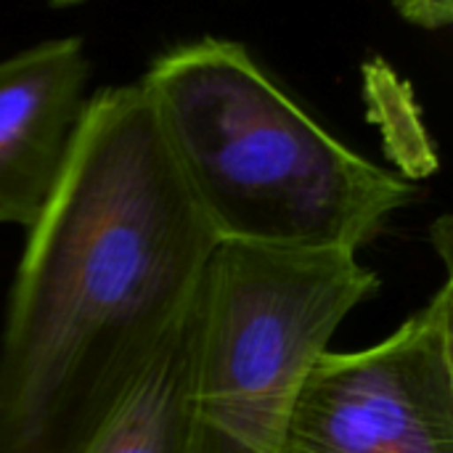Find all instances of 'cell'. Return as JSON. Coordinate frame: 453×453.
<instances>
[{
	"instance_id": "cell-3",
	"label": "cell",
	"mask_w": 453,
	"mask_h": 453,
	"mask_svg": "<svg viewBox=\"0 0 453 453\" xmlns=\"http://www.w3.org/2000/svg\"><path fill=\"white\" fill-rule=\"evenodd\" d=\"M380 284L356 252L220 242L194 300L191 453H279L308 372Z\"/></svg>"
},
{
	"instance_id": "cell-6",
	"label": "cell",
	"mask_w": 453,
	"mask_h": 453,
	"mask_svg": "<svg viewBox=\"0 0 453 453\" xmlns=\"http://www.w3.org/2000/svg\"><path fill=\"white\" fill-rule=\"evenodd\" d=\"M191 366L194 305L82 453H191Z\"/></svg>"
},
{
	"instance_id": "cell-8",
	"label": "cell",
	"mask_w": 453,
	"mask_h": 453,
	"mask_svg": "<svg viewBox=\"0 0 453 453\" xmlns=\"http://www.w3.org/2000/svg\"><path fill=\"white\" fill-rule=\"evenodd\" d=\"M53 8H72V5H80V3H85V0H48Z\"/></svg>"
},
{
	"instance_id": "cell-1",
	"label": "cell",
	"mask_w": 453,
	"mask_h": 453,
	"mask_svg": "<svg viewBox=\"0 0 453 453\" xmlns=\"http://www.w3.org/2000/svg\"><path fill=\"white\" fill-rule=\"evenodd\" d=\"M0 332V453H82L191 311L218 236L141 82L88 96Z\"/></svg>"
},
{
	"instance_id": "cell-5",
	"label": "cell",
	"mask_w": 453,
	"mask_h": 453,
	"mask_svg": "<svg viewBox=\"0 0 453 453\" xmlns=\"http://www.w3.org/2000/svg\"><path fill=\"white\" fill-rule=\"evenodd\" d=\"M80 37H53L0 58V226L29 228L45 207L88 104Z\"/></svg>"
},
{
	"instance_id": "cell-2",
	"label": "cell",
	"mask_w": 453,
	"mask_h": 453,
	"mask_svg": "<svg viewBox=\"0 0 453 453\" xmlns=\"http://www.w3.org/2000/svg\"><path fill=\"white\" fill-rule=\"evenodd\" d=\"M218 242L361 252L417 180L340 141L247 45L199 37L138 80Z\"/></svg>"
},
{
	"instance_id": "cell-4",
	"label": "cell",
	"mask_w": 453,
	"mask_h": 453,
	"mask_svg": "<svg viewBox=\"0 0 453 453\" xmlns=\"http://www.w3.org/2000/svg\"><path fill=\"white\" fill-rule=\"evenodd\" d=\"M279 453H453L451 276L380 342L319 356Z\"/></svg>"
},
{
	"instance_id": "cell-7",
	"label": "cell",
	"mask_w": 453,
	"mask_h": 453,
	"mask_svg": "<svg viewBox=\"0 0 453 453\" xmlns=\"http://www.w3.org/2000/svg\"><path fill=\"white\" fill-rule=\"evenodd\" d=\"M398 16L419 29L438 32L453 21V0H393Z\"/></svg>"
}]
</instances>
